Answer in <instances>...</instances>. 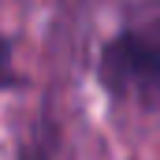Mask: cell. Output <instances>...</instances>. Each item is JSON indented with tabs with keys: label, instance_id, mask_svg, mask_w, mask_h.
Wrapping results in <instances>:
<instances>
[{
	"label": "cell",
	"instance_id": "1",
	"mask_svg": "<svg viewBox=\"0 0 160 160\" xmlns=\"http://www.w3.org/2000/svg\"><path fill=\"white\" fill-rule=\"evenodd\" d=\"M101 71L104 82L112 89H138V93H153L160 89V45L142 38H116L104 48V60H101Z\"/></svg>",
	"mask_w": 160,
	"mask_h": 160
}]
</instances>
